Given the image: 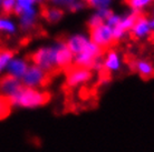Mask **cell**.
I'll return each instance as SVG.
<instances>
[{"label": "cell", "instance_id": "23", "mask_svg": "<svg viewBox=\"0 0 154 152\" xmlns=\"http://www.w3.org/2000/svg\"><path fill=\"white\" fill-rule=\"evenodd\" d=\"M10 108L7 99H5L4 97L0 95V120L8 117V114L10 113Z\"/></svg>", "mask_w": 154, "mask_h": 152}, {"label": "cell", "instance_id": "14", "mask_svg": "<svg viewBox=\"0 0 154 152\" xmlns=\"http://www.w3.org/2000/svg\"><path fill=\"white\" fill-rule=\"evenodd\" d=\"M133 68L136 72L139 73L140 77H142L143 79L149 80L153 77L154 69L153 66L150 61L145 60V59H137L133 62Z\"/></svg>", "mask_w": 154, "mask_h": 152}, {"label": "cell", "instance_id": "25", "mask_svg": "<svg viewBox=\"0 0 154 152\" xmlns=\"http://www.w3.org/2000/svg\"><path fill=\"white\" fill-rule=\"evenodd\" d=\"M112 31H113V37H114V40H115V41H119V40L124 39V37H125L127 34L126 31L124 30L123 28H121L119 25L115 27H113Z\"/></svg>", "mask_w": 154, "mask_h": 152}, {"label": "cell", "instance_id": "4", "mask_svg": "<svg viewBox=\"0 0 154 152\" xmlns=\"http://www.w3.org/2000/svg\"><path fill=\"white\" fill-rule=\"evenodd\" d=\"M89 40L98 46L104 51V49L111 48L114 45V37H113L112 28L106 23H102L100 26L89 29Z\"/></svg>", "mask_w": 154, "mask_h": 152}, {"label": "cell", "instance_id": "7", "mask_svg": "<svg viewBox=\"0 0 154 152\" xmlns=\"http://www.w3.org/2000/svg\"><path fill=\"white\" fill-rule=\"evenodd\" d=\"M153 28L154 21L152 18L149 19L145 16L140 15L130 31H131V36L135 40H141V39L151 37V34L153 32Z\"/></svg>", "mask_w": 154, "mask_h": 152}, {"label": "cell", "instance_id": "8", "mask_svg": "<svg viewBox=\"0 0 154 152\" xmlns=\"http://www.w3.org/2000/svg\"><path fill=\"white\" fill-rule=\"evenodd\" d=\"M23 87L20 80L9 75H5L0 78V95L7 99V101L14 98Z\"/></svg>", "mask_w": 154, "mask_h": 152}, {"label": "cell", "instance_id": "2", "mask_svg": "<svg viewBox=\"0 0 154 152\" xmlns=\"http://www.w3.org/2000/svg\"><path fill=\"white\" fill-rule=\"evenodd\" d=\"M31 61L47 73L56 71V42L49 46L40 47L34 51L31 54Z\"/></svg>", "mask_w": 154, "mask_h": 152}, {"label": "cell", "instance_id": "18", "mask_svg": "<svg viewBox=\"0 0 154 152\" xmlns=\"http://www.w3.org/2000/svg\"><path fill=\"white\" fill-rule=\"evenodd\" d=\"M140 15H141V13H137V12H134V11H131L130 13H126L125 16L121 17V21H119V26L121 27V28H123L126 32L130 31Z\"/></svg>", "mask_w": 154, "mask_h": 152}, {"label": "cell", "instance_id": "28", "mask_svg": "<svg viewBox=\"0 0 154 152\" xmlns=\"http://www.w3.org/2000/svg\"><path fill=\"white\" fill-rule=\"evenodd\" d=\"M85 7V4L84 1H82V0H78V1H76V2H74L72 6H70L68 9H69L70 11L73 12H76V11H79V10H82V9H84Z\"/></svg>", "mask_w": 154, "mask_h": 152}, {"label": "cell", "instance_id": "12", "mask_svg": "<svg viewBox=\"0 0 154 152\" xmlns=\"http://www.w3.org/2000/svg\"><path fill=\"white\" fill-rule=\"evenodd\" d=\"M103 60V68L107 72H119L122 68V60L119 53L114 49H109Z\"/></svg>", "mask_w": 154, "mask_h": 152}, {"label": "cell", "instance_id": "13", "mask_svg": "<svg viewBox=\"0 0 154 152\" xmlns=\"http://www.w3.org/2000/svg\"><path fill=\"white\" fill-rule=\"evenodd\" d=\"M91 41L89 37L85 34H75L73 36H70L69 38L66 40V46L70 50V52L73 54H77L79 53L82 50L84 49L86 45Z\"/></svg>", "mask_w": 154, "mask_h": 152}, {"label": "cell", "instance_id": "29", "mask_svg": "<svg viewBox=\"0 0 154 152\" xmlns=\"http://www.w3.org/2000/svg\"><path fill=\"white\" fill-rule=\"evenodd\" d=\"M82 1H84V2H85V1H88V0H82Z\"/></svg>", "mask_w": 154, "mask_h": 152}, {"label": "cell", "instance_id": "26", "mask_svg": "<svg viewBox=\"0 0 154 152\" xmlns=\"http://www.w3.org/2000/svg\"><path fill=\"white\" fill-rule=\"evenodd\" d=\"M119 21H121V16L117 15V13L112 12V13L106 18V20H105L104 23H106L107 26H109L111 28H113V27L117 26V25L119 23Z\"/></svg>", "mask_w": 154, "mask_h": 152}, {"label": "cell", "instance_id": "17", "mask_svg": "<svg viewBox=\"0 0 154 152\" xmlns=\"http://www.w3.org/2000/svg\"><path fill=\"white\" fill-rule=\"evenodd\" d=\"M153 0H125V4L131 8L132 11L141 13L152 4Z\"/></svg>", "mask_w": 154, "mask_h": 152}, {"label": "cell", "instance_id": "21", "mask_svg": "<svg viewBox=\"0 0 154 152\" xmlns=\"http://www.w3.org/2000/svg\"><path fill=\"white\" fill-rule=\"evenodd\" d=\"M16 7V0H1L0 10L5 16H9L14 13Z\"/></svg>", "mask_w": 154, "mask_h": 152}, {"label": "cell", "instance_id": "5", "mask_svg": "<svg viewBox=\"0 0 154 152\" xmlns=\"http://www.w3.org/2000/svg\"><path fill=\"white\" fill-rule=\"evenodd\" d=\"M93 79V71L86 68H79L70 66L66 69L65 84L70 89L78 88L83 84L89 82Z\"/></svg>", "mask_w": 154, "mask_h": 152}, {"label": "cell", "instance_id": "9", "mask_svg": "<svg viewBox=\"0 0 154 152\" xmlns=\"http://www.w3.org/2000/svg\"><path fill=\"white\" fill-rule=\"evenodd\" d=\"M74 54L67 48L64 41L56 42V68L57 70L67 69L73 66Z\"/></svg>", "mask_w": 154, "mask_h": 152}, {"label": "cell", "instance_id": "24", "mask_svg": "<svg viewBox=\"0 0 154 152\" xmlns=\"http://www.w3.org/2000/svg\"><path fill=\"white\" fill-rule=\"evenodd\" d=\"M102 23H104L103 18H102L97 12H95V13H93V15L89 17L88 21H87V26H88L89 29H92V28H95V27L100 26Z\"/></svg>", "mask_w": 154, "mask_h": 152}, {"label": "cell", "instance_id": "19", "mask_svg": "<svg viewBox=\"0 0 154 152\" xmlns=\"http://www.w3.org/2000/svg\"><path fill=\"white\" fill-rule=\"evenodd\" d=\"M40 0H16V7L14 13L19 16L23 10L29 9L31 7H36Z\"/></svg>", "mask_w": 154, "mask_h": 152}, {"label": "cell", "instance_id": "6", "mask_svg": "<svg viewBox=\"0 0 154 152\" xmlns=\"http://www.w3.org/2000/svg\"><path fill=\"white\" fill-rule=\"evenodd\" d=\"M49 73L45 72L42 69L35 65H31L28 67L26 73L20 79L21 84L26 88H32V89H38V88L45 86L48 82L49 79Z\"/></svg>", "mask_w": 154, "mask_h": 152}, {"label": "cell", "instance_id": "11", "mask_svg": "<svg viewBox=\"0 0 154 152\" xmlns=\"http://www.w3.org/2000/svg\"><path fill=\"white\" fill-rule=\"evenodd\" d=\"M28 67H29V63L26 59L14 57L11 61L8 63L6 70H7V75L20 80L23 77V75L26 73Z\"/></svg>", "mask_w": 154, "mask_h": 152}, {"label": "cell", "instance_id": "31", "mask_svg": "<svg viewBox=\"0 0 154 152\" xmlns=\"http://www.w3.org/2000/svg\"><path fill=\"white\" fill-rule=\"evenodd\" d=\"M51 1H53V0H51Z\"/></svg>", "mask_w": 154, "mask_h": 152}, {"label": "cell", "instance_id": "1", "mask_svg": "<svg viewBox=\"0 0 154 152\" xmlns=\"http://www.w3.org/2000/svg\"><path fill=\"white\" fill-rule=\"evenodd\" d=\"M50 100V95L46 91L39 89L23 87L17 95L8 100L10 107H18L23 109H37L45 106Z\"/></svg>", "mask_w": 154, "mask_h": 152}, {"label": "cell", "instance_id": "30", "mask_svg": "<svg viewBox=\"0 0 154 152\" xmlns=\"http://www.w3.org/2000/svg\"><path fill=\"white\" fill-rule=\"evenodd\" d=\"M0 6H1V0H0Z\"/></svg>", "mask_w": 154, "mask_h": 152}, {"label": "cell", "instance_id": "22", "mask_svg": "<svg viewBox=\"0 0 154 152\" xmlns=\"http://www.w3.org/2000/svg\"><path fill=\"white\" fill-rule=\"evenodd\" d=\"M87 2L89 7L94 8L96 10H100V9H109V6L113 2V0H88Z\"/></svg>", "mask_w": 154, "mask_h": 152}, {"label": "cell", "instance_id": "20", "mask_svg": "<svg viewBox=\"0 0 154 152\" xmlns=\"http://www.w3.org/2000/svg\"><path fill=\"white\" fill-rule=\"evenodd\" d=\"M14 58V52L8 49H0V73L7 69L8 63Z\"/></svg>", "mask_w": 154, "mask_h": 152}, {"label": "cell", "instance_id": "16", "mask_svg": "<svg viewBox=\"0 0 154 152\" xmlns=\"http://www.w3.org/2000/svg\"><path fill=\"white\" fill-rule=\"evenodd\" d=\"M42 15H44L45 19H46L48 22L56 23L63 18L64 11H63V9H60V8H58V7H49L44 10V13H42Z\"/></svg>", "mask_w": 154, "mask_h": 152}, {"label": "cell", "instance_id": "10", "mask_svg": "<svg viewBox=\"0 0 154 152\" xmlns=\"http://www.w3.org/2000/svg\"><path fill=\"white\" fill-rule=\"evenodd\" d=\"M18 17H19V27L21 28V30H32L36 26V22H37L38 9H37V7H31L29 9L23 10Z\"/></svg>", "mask_w": 154, "mask_h": 152}, {"label": "cell", "instance_id": "15", "mask_svg": "<svg viewBox=\"0 0 154 152\" xmlns=\"http://www.w3.org/2000/svg\"><path fill=\"white\" fill-rule=\"evenodd\" d=\"M0 32L6 34H15L17 32V25L9 16H0Z\"/></svg>", "mask_w": 154, "mask_h": 152}, {"label": "cell", "instance_id": "27", "mask_svg": "<svg viewBox=\"0 0 154 152\" xmlns=\"http://www.w3.org/2000/svg\"><path fill=\"white\" fill-rule=\"evenodd\" d=\"M78 0H53V2L55 4V7H58V8H66V9H68V8L74 4V2H76Z\"/></svg>", "mask_w": 154, "mask_h": 152}, {"label": "cell", "instance_id": "3", "mask_svg": "<svg viewBox=\"0 0 154 152\" xmlns=\"http://www.w3.org/2000/svg\"><path fill=\"white\" fill-rule=\"evenodd\" d=\"M102 54H103V50L98 46H96L95 43L89 41L81 52L74 54L73 66L91 70L94 61L98 58H102Z\"/></svg>", "mask_w": 154, "mask_h": 152}]
</instances>
